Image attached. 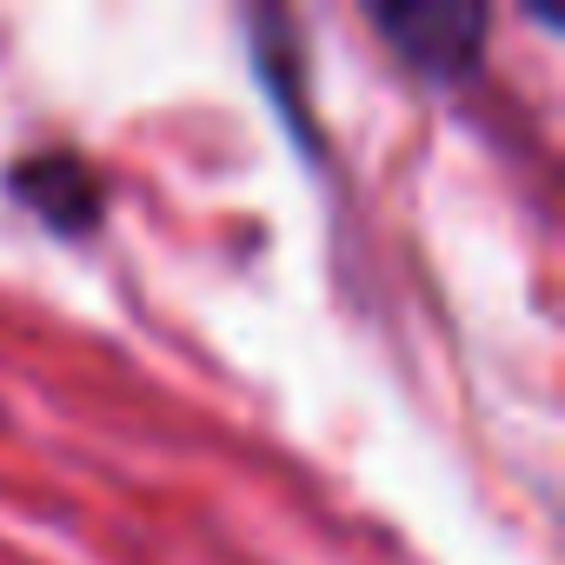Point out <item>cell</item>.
Returning <instances> with one entry per match:
<instances>
[{"label":"cell","mask_w":565,"mask_h":565,"mask_svg":"<svg viewBox=\"0 0 565 565\" xmlns=\"http://www.w3.org/2000/svg\"><path fill=\"white\" fill-rule=\"evenodd\" d=\"M373 34L393 47V61L433 87H459L479 74L492 14L472 0H373L366 8Z\"/></svg>","instance_id":"1"},{"label":"cell","mask_w":565,"mask_h":565,"mask_svg":"<svg viewBox=\"0 0 565 565\" xmlns=\"http://www.w3.org/2000/svg\"><path fill=\"white\" fill-rule=\"evenodd\" d=\"M8 193L14 206H28L41 226H54L61 239H87L107 213V180L94 160L67 153V147H47V153H21L8 167Z\"/></svg>","instance_id":"2"}]
</instances>
